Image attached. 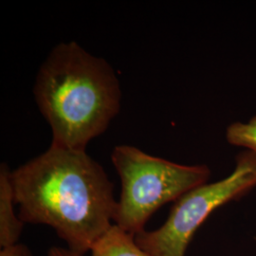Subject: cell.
<instances>
[{
    "label": "cell",
    "instance_id": "cell-2",
    "mask_svg": "<svg viewBox=\"0 0 256 256\" xmlns=\"http://www.w3.org/2000/svg\"><path fill=\"white\" fill-rule=\"evenodd\" d=\"M34 94L57 146L86 150L119 113L120 82L104 59L60 43L40 66Z\"/></svg>",
    "mask_w": 256,
    "mask_h": 256
},
{
    "label": "cell",
    "instance_id": "cell-4",
    "mask_svg": "<svg viewBox=\"0 0 256 256\" xmlns=\"http://www.w3.org/2000/svg\"><path fill=\"white\" fill-rule=\"evenodd\" d=\"M256 187V154L245 150L236 156L232 173L220 182L205 183L185 192L158 229L142 230L134 238L152 256H185L196 230L220 206L236 200Z\"/></svg>",
    "mask_w": 256,
    "mask_h": 256
},
{
    "label": "cell",
    "instance_id": "cell-6",
    "mask_svg": "<svg viewBox=\"0 0 256 256\" xmlns=\"http://www.w3.org/2000/svg\"><path fill=\"white\" fill-rule=\"evenodd\" d=\"M92 256H152L138 247L135 238L115 224L92 248Z\"/></svg>",
    "mask_w": 256,
    "mask_h": 256
},
{
    "label": "cell",
    "instance_id": "cell-8",
    "mask_svg": "<svg viewBox=\"0 0 256 256\" xmlns=\"http://www.w3.org/2000/svg\"><path fill=\"white\" fill-rule=\"evenodd\" d=\"M0 256H34L30 248L24 244H16L10 247L1 248Z\"/></svg>",
    "mask_w": 256,
    "mask_h": 256
},
{
    "label": "cell",
    "instance_id": "cell-5",
    "mask_svg": "<svg viewBox=\"0 0 256 256\" xmlns=\"http://www.w3.org/2000/svg\"><path fill=\"white\" fill-rule=\"evenodd\" d=\"M10 170L6 164L0 165V247L18 244L24 222L16 214L14 196L10 178Z\"/></svg>",
    "mask_w": 256,
    "mask_h": 256
},
{
    "label": "cell",
    "instance_id": "cell-1",
    "mask_svg": "<svg viewBox=\"0 0 256 256\" xmlns=\"http://www.w3.org/2000/svg\"><path fill=\"white\" fill-rule=\"evenodd\" d=\"M10 178L21 220L52 227L76 254L92 252L114 225V185L86 150L50 144Z\"/></svg>",
    "mask_w": 256,
    "mask_h": 256
},
{
    "label": "cell",
    "instance_id": "cell-7",
    "mask_svg": "<svg viewBox=\"0 0 256 256\" xmlns=\"http://www.w3.org/2000/svg\"><path fill=\"white\" fill-rule=\"evenodd\" d=\"M226 138L232 146L244 147L256 154V116L248 122H234L226 130Z\"/></svg>",
    "mask_w": 256,
    "mask_h": 256
},
{
    "label": "cell",
    "instance_id": "cell-3",
    "mask_svg": "<svg viewBox=\"0 0 256 256\" xmlns=\"http://www.w3.org/2000/svg\"><path fill=\"white\" fill-rule=\"evenodd\" d=\"M111 160L122 182L114 224L133 236L162 206L207 183L210 176L207 165L174 164L126 144L114 148Z\"/></svg>",
    "mask_w": 256,
    "mask_h": 256
},
{
    "label": "cell",
    "instance_id": "cell-9",
    "mask_svg": "<svg viewBox=\"0 0 256 256\" xmlns=\"http://www.w3.org/2000/svg\"><path fill=\"white\" fill-rule=\"evenodd\" d=\"M48 256H82L79 254H76L70 248H63L52 247L50 248Z\"/></svg>",
    "mask_w": 256,
    "mask_h": 256
}]
</instances>
